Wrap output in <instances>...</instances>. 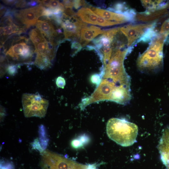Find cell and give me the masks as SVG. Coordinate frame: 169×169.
Returning a JSON list of instances; mask_svg holds the SVG:
<instances>
[{"instance_id":"6da1fadb","label":"cell","mask_w":169,"mask_h":169,"mask_svg":"<svg viewBox=\"0 0 169 169\" xmlns=\"http://www.w3.org/2000/svg\"><path fill=\"white\" fill-rule=\"evenodd\" d=\"M138 131L136 124L124 119L112 118L108 121L106 125L109 137L124 147L131 146L136 142Z\"/></svg>"},{"instance_id":"7a4b0ae2","label":"cell","mask_w":169,"mask_h":169,"mask_svg":"<svg viewBox=\"0 0 169 169\" xmlns=\"http://www.w3.org/2000/svg\"><path fill=\"white\" fill-rule=\"evenodd\" d=\"M166 39L158 34L152 38L147 50L138 58L137 65L140 70L155 71L162 66L163 47Z\"/></svg>"},{"instance_id":"3957f363","label":"cell","mask_w":169,"mask_h":169,"mask_svg":"<svg viewBox=\"0 0 169 169\" xmlns=\"http://www.w3.org/2000/svg\"><path fill=\"white\" fill-rule=\"evenodd\" d=\"M22 101L25 117L41 118L45 116L49 102L39 94L24 93L22 96Z\"/></svg>"},{"instance_id":"277c9868","label":"cell","mask_w":169,"mask_h":169,"mask_svg":"<svg viewBox=\"0 0 169 169\" xmlns=\"http://www.w3.org/2000/svg\"><path fill=\"white\" fill-rule=\"evenodd\" d=\"M41 155V169H86L87 166L49 150H44Z\"/></svg>"},{"instance_id":"5b68a950","label":"cell","mask_w":169,"mask_h":169,"mask_svg":"<svg viewBox=\"0 0 169 169\" xmlns=\"http://www.w3.org/2000/svg\"><path fill=\"white\" fill-rule=\"evenodd\" d=\"M61 25L65 39L77 40L79 39L81 29L87 25L75 15L69 16L64 13Z\"/></svg>"},{"instance_id":"8992f818","label":"cell","mask_w":169,"mask_h":169,"mask_svg":"<svg viewBox=\"0 0 169 169\" xmlns=\"http://www.w3.org/2000/svg\"><path fill=\"white\" fill-rule=\"evenodd\" d=\"M43 6L39 5L35 7L13 11L15 22L19 24H24L28 28L29 27L36 25L39 18L43 16L45 9Z\"/></svg>"},{"instance_id":"52a82bcc","label":"cell","mask_w":169,"mask_h":169,"mask_svg":"<svg viewBox=\"0 0 169 169\" xmlns=\"http://www.w3.org/2000/svg\"><path fill=\"white\" fill-rule=\"evenodd\" d=\"M155 22L149 23L129 24L120 27L121 32L127 39V46L130 47L138 38H141L149 28L155 26Z\"/></svg>"},{"instance_id":"ba28073f","label":"cell","mask_w":169,"mask_h":169,"mask_svg":"<svg viewBox=\"0 0 169 169\" xmlns=\"http://www.w3.org/2000/svg\"><path fill=\"white\" fill-rule=\"evenodd\" d=\"M91 10L97 15L108 21L116 22L120 24L132 20L134 17L130 15L117 13L109 10L90 7Z\"/></svg>"},{"instance_id":"9c48e42d","label":"cell","mask_w":169,"mask_h":169,"mask_svg":"<svg viewBox=\"0 0 169 169\" xmlns=\"http://www.w3.org/2000/svg\"><path fill=\"white\" fill-rule=\"evenodd\" d=\"M161 159L163 163L169 168V127L163 130L157 146Z\"/></svg>"},{"instance_id":"30bf717a","label":"cell","mask_w":169,"mask_h":169,"mask_svg":"<svg viewBox=\"0 0 169 169\" xmlns=\"http://www.w3.org/2000/svg\"><path fill=\"white\" fill-rule=\"evenodd\" d=\"M105 30L93 25L83 28L81 30L79 44L81 47L85 46L97 36L103 33Z\"/></svg>"},{"instance_id":"8fae6325","label":"cell","mask_w":169,"mask_h":169,"mask_svg":"<svg viewBox=\"0 0 169 169\" xmlns=\"http://www.w3.org/2000/svg\"><path fill=\"white\" fill-rule=\"evenodd\" d=\"M35 25L44 36L47 38L49 40L54 39V37L57 35L56 30L55 29L53 23L50 20H38Z\"/></svg>"},{"instance_id":"7c38bea8","label":"cell","mask_w":169,"mask_h":169,"mask_svg":"<svg viewBox=\"0 0 169 169\" xmlns=\"http://www.w3.org/2000/svg\"><path fill=\"white\" fill-rule=\"evenodd\" d=\"M77 15L84 23L97 25L98 16L91 9L87 7H83L78 10Z\"/></svg>"},{"instance_id":"4fadbf2b","label":"cell","mask_w":169,"mask_h":169,"mask_svg":"<svg viewBox=\"0 0 169 169\" xmlns=\"http://www.w3.org/2000/svg\"><path fill=\"white\" fill-rule=\"evenodd\" d=\"M27 44L21 42L12 46L6 52L5 55L14 60L19 61V56Z\"/></svg>"},{"instance_id":"5bb4252c","label":"cell","mask_w":169,"mask_h":169,"mask_svg":"<svg viewBox=\"0 0 169 169\" xmlns=\"http://www.w3.org/2000/svg\"><path fill=\"white\" fill-rule=\"evenodd\" d=\"M34 64L41 69H47L52 65L51 60L47 55L40 53H36Z\"/></svg>"},{"instance_id":"9a60e30c","label":"cell","mask_w":169,"mask_h":169,"mask_svg":"<svg viewBox=\"0 0 169 169\" xmlns=\"http://www.w3.org/2000/svg\"><path fill=\"white\" fill-rule=\"evenodd\" d=\"M141 1L144 6L151 10L164 8L167 5L166 3H162L163 1L162 0H142Z\"/></svg>"},{"instance_id":"2e32d148","label":"cell","mask_w":169,"mask_h":169,"mask_svg":"<svg viewBox=\"0 0 169 169\" xmlns=\"http://www.w3.org/2000/svg\"><path fill=\"white\" fill-rule=\"evenodd\" d=\"M29 38L34 45L47 41L41 32L37 28L32 29L29 33Z\"/></svg>"},{"instance_id":"e0dca14e","label":"cell","mask_w":169,"mask_h":169,"mask_svg":"<svg viewBox=\"0 0 169 169\" xmlns=\"http://www.w3.org/2000/svg\"><path fill=\"white\" fill-rule=\"evenodd\" d=\"M38 130L39 139H37L44 151L48 145L49 139L47 137L45 128L43 125H41L39 126Z\"/></svg>"},{"instance_id":"ac0fdd59","label":"cell","mask_w":169,"mask_h":169,"mask_svg":"<svg viewBox=\"0 0 169 169\" xmlns=\"http://www.w3.org/2000/svg\"><path fill=\"white\" fill-rule=\"evenodd\" d=\"M89 141V137L87 135L84 134L72 140L71 145L74 148H78L86 144Z\"/></svg>"},{"instance_id":"d6986e66","label":"cell","mask_w":169,"mask_h":169,"mask_svg":"<svg viewBox=\"0 0 169 169\" xmlns=\"http://www.w3.org/2000/svg\"><path fill=\"white\" fill-rule=\"evenodd\" d=\"M19 30L20 28L18 26L12 23L9 25L0 27L1 36H8L12 33L17 32L18 33Z\"/></svg>"},{"instance_id":"ffe728a7","label":"cell","mask_w":169,"mask_h":169,"mask_svg":"<svg viewBox=\"0 0 169 169\" xmlns=\"http://www.w3.org/2000/svg\"><path fill=\"white\" fill-rule=\"evenodd\" d=\"M155 27L154 26L148 29L138 40V42H146L151 40L157 34L154 30Z\"/></svg>"},{"instance_id":"44dd1931","label":"cell","mask_w":169,"mask_h":169,"mask_svg":"<svg viewBox=\"0 0 169 169\" xmlns=\"http://www.w3.org/2000/svg\"><path fill=\"white\" fill-rule=\"evenodd\" d=\"M159 34L166 38L169 35V18L166 20L163 23Z\"/></svg>"},{"instance_id":"7402d4cb","label":"cell","mask_w":169,"mask_h":169,"mask_svg":"<svg viewBox=\"0 0 169 169\" xmlns=\"http://www.w3.org/2000/svg\"><path fill=\"white\" fill-rule=\"evenodd\" d=\"M120 24L118 22L108 21L98 16L96 25L101 26H108Z\"/></svg>"},{"instance_id":"603a6c76","label":"cell","mask_w":169,"mask_h":169,"mask_svg":"<svg viewBox=\"0 0 169 169\" xmlns=\"http://www.w3.org/2000/svg\"><path fill=\"white\" fill-rule=\"evenodd\" d=\"M0 169H14V167L11 162L3 159L0 161Z\"/></svg>"},{"instance_id":"cb8c5ba5","label":"cell","mask_w":169,"mask_h":169,"mask_svg":"<svg viewBox=\"0 0 169 169\" xmlns=\"http://www.w3.org/2000/svg\"><path fill=\"white\" fill-rule=\"evenodd\" d=\"M6 72L10 75L14 76L17 72L18 68L16 65L10 64L6 67Z\"/></svg>"},{"instance_id":"d4e9b609","label":"cell","mask_w":169,"mask_h":169,"mask_svg":"<svg viewBox=\"0 0 169 169\" xmlns=\"http://www.w3.org/2000/svg\"><path fill=\"white\" fill-rule=\"evenodd\" d=\"M57 86L60 88L64 89L66 84L64 79L62 76H59L56 79L55 81Z\"/></svg>"},{"instance_id":"484cf974","label":"cell","mask_w":169,"mask_h":169,"mask_svg":"<svg viewBox=\"0 0 169 169\" xmlns=\"http://www.w3.org/2000/svg\"><path fill=\"white\" fill-rule=\"evenodd\" d=\"M91 82L96 84H98L100 81L101 78L99 74H96L92 75L91 78Z\"/></svg>"},{"instance_id":"4316f807","label":"cell","mask_w":169,"mask_h":169,"mask_svg":"<svg viewBox=\"0 0 169 169\" xmlns=\"http://www.w3.org/2000/svg\"><path fill=\"white\" fill-rule=\"evenodd\" d=\"M63 4L65 8H72L74 6V1L64 0L63 1Z\"/></svg>"},{"instance_id":"83f0119b","label":"cell","mask_w":169,"mask_h":169,"mask_svg":"<svg viewBox=\"0 0 169 169\" xmlns=\"http://www.w3.org/2000/svg\"><path fill=\"white\" fill-rule=\"evenodd\" d=\"M27 3L25 1H18L15 4V6L16 8H23L27 6Z\"/></svg>"},{"instance_id":"f1b7e54d","label":"cell","mask_w":169,"mask_h":169,"mask_svg":"<svg viewBox=\"0 0 169 169\" xmlns=\"http://www.w3.org/2000/svg\"><path fill=\"white\" fill-rule=\"evenodd\" d=\"M51 0H46L38 1L40 5L49 7Z\"/></svg>"},{"instance_id":"f546056e","label":"cell","mask_w":169,"mask_h":169,"mask_svg":"<svg viewBox=\"0 0 169 169\" xmlns=\"http://www.w3.org/2000/svg\"><path fill=\"white\" fill-rule=\"evenodd\" d=\"M38 3H39L38 1H31L27 3V6L33 7L36 6Z\"/></svg>"},{"instance_id":"4dcf8cb0","label":"cell","mask_w":169,"mask_h":169,"mask_svg":"<svg viewBox=\"0 0 169 169\" xmlns=\"http://www.w3.org/2000/svg\"><path fill=\"white\" fill-rule=\"evenodd\" d=\"M3 1L5 4L9 6L14 5L17 2L16 0H3Z\"/></svg>"},{"instance_id":"1f68e13d","label":"cell","mask_w":169,"mask_h":169,"mask_svg":"<svg viewBox=\"0 0 169 169\" xmlns=\"http://www.w3.org/2000/svg\"><path fill=\"white\" fill-rule=\"evenodd\" d=\"M7 8H6L4 7V6H1V9H0V17H1L3 15V14L6 12Z\"/></svg>"},{"instance_id":"d6a6232c","label":"cell","mask_w":169,"mask_h":169,"mask_svg":"<svg viewBox=\"0 0 169 169\" xmlns=\"http://www.w3.org/2000/svg\"><path fill=\"white\" fill-rule=\"evenodd\" d=\"M0 111H1V119L2 120V119L4 117L5 115V110L4 109V108L2 106H1L0 107Z\"/></svg>"},{"instance_id":"836d02e7","label":"cell","mask_w":169,"mask_h":169,"mask_svg":"<svg viewBox=\"0 0 169 169\" xmlns=\"http://www.w3.org/2000/svg\"><path fill=\"white\" fill-rule=\"evenodd\" d=\"M86 169H97V165L95 164H89L87 165Z\"/></svg>"},{"instance_id":"e575fe53","label":"cell","mask_w":169,"mask_h":169,"mask_svg":"<svg viewBox=\"0 0 169 169\" xmlns=\"http://www.w3.org/2000/svg\"><path fill=\"white\" fill-rule=\"evenodd\" d=\"M168 95H169V93H168Z\"/></svg>"},{"instance_id":"d590c367","label":"cell","mask_w":169,"mask_h":169,"mask_svg":"<svg viewBox=\"0 0 169 169\" xmlns=\"http://www.w3.org/2000/svg\"></svg>"}]
</instances>
